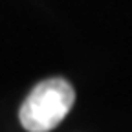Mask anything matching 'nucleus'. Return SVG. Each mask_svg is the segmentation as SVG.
I'll list each match as a JSON object with an SVG mask.
<instances>
[{
  "label": "nucleus",
  "instance_id": "obj_1",
  "mask_svg": "<svg viewBox=\"0 0 132 132\" xmlns=\"http://www.w3.org/2000/svg\"><path fill=\"white\" fill-rule=\"evenodd\" d=\"M73 103L75 90L66 79H46L29 92L19 118L28 132H50L66 118Z\"/></svg>",
  "mask_w": 132,
  "mask_h": 132
}]
</instances>
